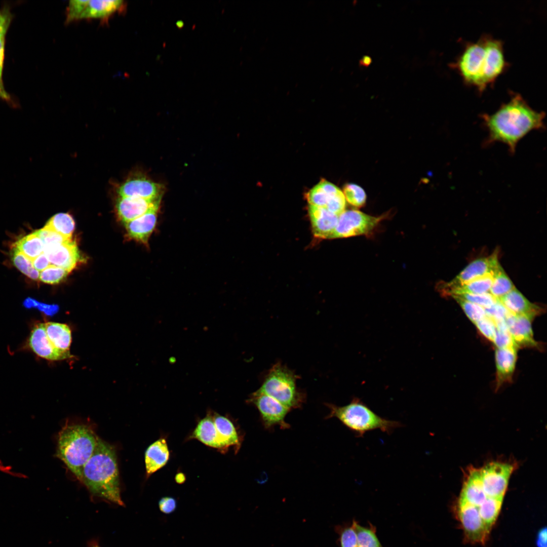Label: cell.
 <instances>
[{
    "label": "cell",
    "instance_id": "obj_1",
    "mask_svg": "<svg viewBox=\"0 0 547 547\" xmlns=\"http://www.w3.org/2000/svg\"><path fill=\"white\" fill-rule=\"evenodd\" d=\"M545 115L531 107L519 93H512L510 100L494 113L481 115L488 132L486 143H503L514 154L518 142L527 134L543 129Z\"/></svg>",
    "mask_w": 547,
    "mask_h": 547
},
{
    "label": "cell",
    "instance_id": "obj_2",
    "mask_svg": "<svg viewBox=\"0 0 547 547\" xmlns=\"http://www.w3.org/2000/svg\"><path fill=\"white\" fill-rule=\"evenodd\" d=\"M501 41L485 34L467 43L452 63L468 85L482 92L506 69Z\"/></svg>",
    "mask_w": 547,
    "mask_h": 547
},
{
    "label": "cell",
    "instance_id": "obj_3",
    "mask_svg": "<svg viewBox=\"0 0 547 547\" xmlns=\"http://www.w3.org/2000/svg\"><path fill=\"white\" fill-rule=\"evenodd\" d=\"M80 480L93 497L124 505L115 450L99 438L92 456L83 467Z\"/></svg>",
    "mask_w": 547,
    "mask_h": 547
},
{
    "label": "cell",
    "instance_id": "obj_4",
    "mask_svg": "<svg viewBox=\"0 0 547 547\" xmlns=\"http://www.w3.org/2000/svg\"><path fill=\"white\" fill-rule=\"evenodd\" d=\"M98 438L90 425L83 423L67 422L58 433L56 455L79 480Z\"/></svg>",
    "mask_w": 547,
    "mask_h": 547
},
{
    "label": "cell",
    "instance_id": "obj_5",
    "mask_svg": "<svg viewBox=\"0 0 547 547\" xmlns=\"http://www.w3.org/2000/svg\"><path fill=\"white\" fill-rule=\"evenodd\" d=\"M326 405L330 410L326 418H336L357 437L374 430L390 434L403 425L399 421L380 416L357 398L342 406L329 403Z\"/></svg>",
    "mask_w": 547,
    "mask_h": 547
},
{
    "label": "cell",
    "instance_id": "obj_6",
    "mask_svg": "<svg viewBox=\"0 0 547 547\" xmlns=\"http://www.w3.org/2000/svg\"><path fill=\"white\" fill-rule=\"evenodd\" d=\"M298 376L280 362L268 370L258 391L274 398L290 410L299 408L305 401L304 394L297 387Z\"/></svg>",
    "mask_w": 547,
    "mask_h": 547
},
{
    "label": "cell",
    "instance_id": "obj_7",
    "mask_svg": "<svg viewBox=\"0 0 547 547\" xmlns=\"http://www.w3.org/2000/svg\"><path fill=\"white\" fill-rule=\"evenodd\" d=\"M123 1L73 0L69 1L66 11V23L84 19L107 20L116 13L125 10Z\"/></svg>",
    "mask_w": 547,
    "mask_h": 547
},
{
    "label": "cell",
    "instance_id": "obj_8",
    "mask_svg": "<svg viewBox=\"0 0 547 547\" xmlns=\"http://www.w3.org/2000/svg\"><path fill=\"white\" fill-rule=\"evenodd\" d=\"M386 215L373 216L357 210H345L338 218L331 239L367 235L372 231Z\"/></svg>",
    "mask_w": 547,
    "mask_h": 547
},
{
    "label": "cell",
    "instance_id": "obj_9",
    "mask_svg": "<svg viewBox=\"0 0 547 547\" xmlns=\"http://www.w3.org/2000/svg\"><path fill=\"white\" fill-rule=\"evenodd\" d=\"M456 516L461 525L466 542L485 544L491 530L481 518L478 507L458 500Z\"/></svg>",
    "mask_w": 547,
    "mask_h": 547
},
{
    "label": "cell",
    "instance_id": "obj_10",
    "mask_svg": "<svg viewBox=\"0 0 547 547\" xmlns=\"http://www.w3.org/2000/svg\"><path fill=\"white\" fill-rule=\"evenodd\" d=\"M247 402L258 409L265 428L270 429L276 425L284 429L289 428L285 418L291 410L274 398L257 390L251 394Z\"/></svg>",
    "mask_w": 547,
    "mask_h": 547
},
{
    "label": "cell",
    "instance_id": "obj_11",
    "mask_svg": "<svg viewBox=\"0 0 547 547\" xmlns=\"http://www.w3.org/2000/svg\"><path fill=\"white\" fill-rule=\"evenodd\" d=\"M513 469L508 463L491 462L480 470L482 488L487 497L503 498Z\"/></svg>",
    "mask_w": 547,
    "mask_h": 547
},
{
    "label": "cell",
    "instance_id": "obj_12",
    "mask_svg": "<svg viewBox=\"0 0 547 547\" xmlns=\"http://www.w3.org/2000/svg\"><path fill=\"white\" fill-rule=\"evenodd\" d=\"M119 197L161 199L164 187L141 173L130 174L117 188Z\"/></svg>",
    "mask_w": 547,
    "mask_h": 547
},
{
    "label": "cell",
    "instance_id": "obj_13",
    "mask_svg": "<svg viewBox=\"0 0 547 547\" xmlns=\"http://www.w3.org/2000/svg\"><path fill=\"white\" fill-rule=\"evenodd\" d=\"M499 264L498 251L494 252L488 257L474 260L452 281L439 284V290L452 288L488 274H494Z\"/></svg>",
    "mask_w": 547,
    "mask_h": 547
},
{
    "label": "cell",
    "instance_id": "obj_14",
    "mask_svg": "<svg viewBox=\"0 0 547 547\" xmlns=\"http://www.w3.org/2000/svg\"><path fill=\"white\" fill-rule=\"evenodd\" d=\"M28 346L38 357L50 361H59L72 357L70 351H63L55 348L46 333L45 324L34 326L28 338Z\"/></svg>",
    "mask_w": 547,
    "mask_h": 547
},
{
    "label": "cell",
    "instance_id": "obj_15",
    "mask_svg": "<svg viewBox=\"0 0 547 547\" xmlns=\"http://www.w3.org/2000/svg\"><path fill=\"white\" fill-rule=\"evenodd\" d=\"M44 253L52 265L69 272L76 267L81 260L76 243L72 239L60 245L44 248Z\"/></svg>",
    "mask_w": 547,
    "mask_h": 547
},
{
    "label": "cell",
    "instance_id": "obj_16",
    "mask_svg": "<svg viewBox=\"0 0 547 547\" xmlns=\"http://www.w3.org/2000/svg\"><path fill=\"white\" fill-rule=\"evenodd\" d=\"M161 200L119 197L115 206L118 216L124 223L129 222L160 206Z\"/></svg>",
    "mask_w": 547,
    "mask_h": 547
},
{
    "label": "cell",
    "instance_id": "obj_17",
    "mask_svg": "<svg viewBox=\"0 0 547 547\" xmlns=\"http://www.w3.org/2000/svg\"><path fill=\"white\" fill-rule=\"evenodd\" d=\"M209 411L217 432L219 451L225 453L230 447L232 446L237 452L241 445L242 438L233 422L227 417L212 410Z\"/></svg>",
    "mask_w": 547,
    "mask_h": 547
},
{
    "label": "cell",
    "instance_id": "obj_18",
    "mask_svg": "<svg viewBox=\"0 0 547 547\" xmlns=\"http://www.w3.org/2000/svg\"><path fill=\"white\" fill-rule=\"evenodd\" d=\"M160 206H156L143 215L125 223L129 237L145 245L155 227Z\"/></svg>",
    "mask_w": 547,
    "mask_h": 547
},
{
    "label": "cell",
    "instance_id": "obj_19",
    "mask_svg": "<svg viewBox=\"0 0 547 547\" xmlns=\"http://www.w3.org/2000/svg\"><path fill=\"white\" fill-rule=\"evenodd\" d=\"M514 316H525L534 319L543 312V308L530 302L516 288L498 299Z\"/></svg>",
    "mask_w": 547,
    "mask_h": 547
},
{
    "label": "cell",
    "instance_id": "obj_20",
    "mask_svg": "<svg viewBox=\"0 0 547 547\" xmlns=\"http://www.w3.org/2000/svg\"><path fill=\"white\" fill-rule=\"evenodd\" d=\"M308 214L315 236L331 239L336 226L338 216L326 209L309 205Z\"/></svg>",
    "mask_w": 547,
    "mask_h": 547
},
{
    "label": "cell",
    "instance_id": "obj_21",
    "mask_svg": "<svg viewBox=\"0 0 547 547\" xmlns=\"http://www.w3.org/2000/svg\"><path fill=\"white\" fill-rule=\"evenodd\" d=\"M534 319L525 316H515L509 326V333L519 348H539V344L534 338L532 321Z\"/></svg>",
    "mask_w": 547,
    "mask_h": 547
},
{
    "label": "cell",
    "instance_id": "obj_22",
    "mask_svg": "<svg viewBox=\"0 0 547 547\" xmlns=\"http://www.w3.org/2000/svg\"><path fill=\"white\" fill-rule=\"evenodd\" d=\"M517 349L496 348L495 353L496 389L512 381L517 358Z\"/></svg>",
    "mask_w": 547,
    "mask_h": 547
},
{
    "label": "cell",
    "instance_id": "obj_23",
    "mask_svg": "<svg viewBox=\"0 0 547 547\" xmlns=\"http://www.w3.org/2000/svg\"><path fill=\"white\" fill-rule=\"evenodd\" d=\"M169 456L166 439L161 438L150 444L146 449L144 456L147 477L164 467L168 462Z\"/></svg>",
    "mask_w": 547,
    "mask_h": 547
},
{
    "label": "cell",
    "instance_id": "obj_24",
    "mask_svg": "<svg viewBox=\"0 0 547 547\" xmlns=\"http://www.w3.org/2000/svg\"><path fill=\"white\" fill-rule=\"evenodd\" d=\"M487 496L482 485L480 470H473L465 482L458 500L479 507Z\"/></svg>",
    "mask_w": 547,
    "mask_h": 547
},
{
    "label": "cell",
    "instance_id": "obj_25",
    "mask_svg": "<svg viewBox=\"0 0 547 547\" xmlns=\"http://www.w3.org/2000/svg\"><path fill=\"white\" fill-rule=\"evenodd\" d=\"M189 438L197 439L207 446L219 450L217 432L210 411L199 421Z\"/></svg>",
    "mask_w": 547,
    "mask_h": 547
},
{
    "label": "cell",
    "instance_id": "obj_26",
    "mask_svg": "<svg viewBox=\"0 0 547 547\" xmlns=\"http://www.w3.org/2000/svg\"><path fill=\"white\" fill-rule=\"evenodd\" d=\"M45 324L47 336L54 346L63 351H70L72 341L71 331L65 324L48 322Z\"/></svg>",
    "mask_w": 547,
    "mask_h": 547
},
{
    "label": "cell",
    "instance_id": "obj_27",
    "mask_svg": "<svg viewBox=\"0 0 547 547\" xmlns=\"http://www.w3.org/2000/svg\"><path fill=\"white\" fill-rule=\"evenodd\" d=\"M340 191L334 184L322 180L308 192L306 198L309 205L325 208Z\"/></svg>",
    "mask_w": 547,
    "mask_h": 547
},
{
    "label": "cell",
    "instance_id": "obj_28",
    "mask_svg": "<svg viewBox=\"0 0 547 547\" xmlns=\"http://www.w3.org/2000/svg\"><path fill=\"white\" fill-rule=\"evenodd\" d=\"M493 278V274H488L461 285L440 291L442 294L449 296L463 294H480L489 293Z\"/></svg>",
    "mask_w": 547,
    "mask_h": 547
},
{
    "label": "cell",
    "instance_id": "obj_29",
    "mask_svg": "<svg viewBox=\"0 0 547 547\" xmlns=\"http://www.w3.org/2000/svg\"><path fill=\"white\" fill-rule=\"evenodd\" d=\"M45 227L53 230L67 238H72L75 222L71 215L60 213L52 216Z\"/></svg>",
    "mask_w": 547,
    "mask_h": 547
},
{
    "label": "cell",
    "instance_id": "obj_30",
    "mask_svg": "<svg viewBox=\"0 0 547 547\" xmlns=\"http://www.w3.org/2000/svg\"><path fill=\"white\" fill-rule=\"evenodd\" d=\"M14 247L32 261L44 252L43 241L34 232L19 239Z\"/></svg>",
    "mask_w": 547,
    "mask_h": 547
},
{
    "label": "cell",
    "instance_id": "obj_31",
    "mask_svg": "<svg viewBox=\"0 0 547 547\" xmlns=\"http://www.w3.org/2000/svg\"><path fill=\"white\" fill-rule=\"evenodd\" d=\"M502 501L503 498L487 497L478 507L481 518L490 530L497 519Z\"/></svg>",
    "mask_w": 547,
    "mask_h": 547
},
{
    "label": "cell",
    "instance_id": "obj_32",
    "mask_svg": "<svg viewBox=\"0 0 547 547\" xmlns=\"http://www.w3.org/2000/svg\"><path fill=\"white\" fill-rule=\"evenodd\" d=\"M515 288L513 283L500 264L493 274V282L489 293L498 299Z\"/></svg>",
    "mask_w": 547,
    "mask_h": 547
},
{
    "label": "cell",
    "instance_id": "obj_33",
    "mask_svg": "<svg viewBox=\"0 0 547 547\" xmlns=\"http://www.w3.org/2000/svg\"><path fill=\"white\" fill-rule=\"evenodd\" d=\"M353 523L357 534L358 547H383L377 536L374 526L370 523L369 526L364 527L355 520Z\"/></svg>",
    "mask_w": 547,
    "mask_h": 547
},
{
    "label": "cell",
    "instance_id": "obj_34",
    "mask_svg": "<svg viewBox=\"0 0 547 547\" xmlns=\"http://www.w3.org/2000/svg\"><path fill=\"white\" fill-rule=\"evenodd\" d=\"M346 201L350 205L360 208L364 206L366 201V194L364 190L358 185L347 183L342 191Z\"/></svg>",
    "mask_w": 547,
    "mask_h": 547
},
{
    "label": "cell",
    "instance_id": "obj_35",
    "mask_svg": "<svg viewBox=\"0 0 547 547\" xmlns=\"http://www.w3.org/2000/svg\"><path fill=\"white\" fill-rule=\"evenodd\" d=\"M69 272L62 267L50 265L41 271L39 279L46 284H56L63 281Z\"/></svg>",
    "mask_w": 547,
    "mask_h": 547
},
{
    "label": "cell",
    "instance_id": "obj_36",
    "mask_svg": "<svg viewBox=\"0 0 547 547\" xmlns=\"http://www.w3.org/2000/svg\"><path fill=\"white\" fill-rule=\"evenodd\" d=\"M459 304L468 318L474 324L486 316L485 308L478 304L453 297Z\"/></svg>",
    "mask_w": 547,
    "mask_h": 547
},
{
    "label": "cell",
    "instance_id": "obj_37",
    "mask_svg": "<svg viewBox=\"0 0 547 547\" xmlns=\"http://www.w3.org/2000/svg\"><path fill=\"white\" fill-rule=\"evenodd\" d=\"M34 232L41 238L44 244V249L60 245L72 238H67L62 235L44 227Z\"/></svg>",
    "mask_w": 547,
    "mask_h": 547
},
{
    "label": "cell",
    "instance_id": "obj_38",
    "mask_svg": "<svg viewBox=\"0 0 547 547\" xmlns=\"http://www.w3.org/2000/svg\"><path fill=\"white\" fill-rule=\"evenodd\" d=\"M451 297H457L471 302L487 308L494 304L497 299L490 293L483 294H463L452 295Z\"/></svg>",
    "mask_w": 547,
    "mask_h": 547
},
{
    "label": "cell",
    "instance_id": "obj_39",
    "mask_svg": "<svg viewBox=\"0 0 547 547\" xmlns=\"http://www.w3.org/2000/svg\"><path fill=\"white\" fill-rule=\"evenodd\" d=\"M340 547H358L357 534L353 523L350 525L338 527Z\"/></svg>",
    "mask_w": 547,
    "mask_h": 547
},
{
    "label": "cell",
    "instance_id": "obj_40",
    "mask_svg": "<svg viewBox=\"0 0 547 547\" xmlns=\"http://www.w3.org/2000/svg\"><path fill=\"white\" fill-rule=\"evenodd\" d=\"M11 259L14 266L27 276L34 268L32 260L15 247L11 252Z\"/></svg>",
    "mask_w": 547,
    "mask_h": 547
},
{
    "label": "cell",
    "instance_id": "obj_41",
    "mask_svg": "<svg viewBox=\"0 0 547 547\" xmlns=\"http://www.w3.org/2000/svg\"><path fill=\"white\" fill-rule=\"evenodd\" d=\"M474 324L483 336L493 342L497 329L494 321L491 318L486 316Z\"/></svg>",
    "mask_w": 547,
    "mask_h": 547
},
{
    "label": "cell",
    "instance_id": "obj_42",
    "mask_svg": "<svg viewBox=\"0 0 547 547\" xmlns=\"http://www.w3.org/2000/svg\"><path fill=\"white\" fill-rule=\"evenodd\" d=\"M486 316L491 318L494 322L505 321L510 312L497 299L490 307L485 308Z\"/></svg>",
    "mask_w": 547,
    "mask_h": 547
},
{
    "label": "cell",
    "instance_id": "obj_43",
    "mask_svg": "<svg viewBox=\"0 0 547 547\" xmlns=\"http://www.w3.org/2000/svg\"><path fill=\"white\" fill-rule=\"evenodd\" d=\"M493 343L498 348H516L518 349L509 330L496 329Z\"/></svg>",
    "mask_w": 547,
    "mask_h": 547
},
{
    "label": "cell",
    "instance_id": "obj_44",
    "mask_svg": "<svg viewBox=\"0 0 547 547\" xmlns=\"http://www.w3.org/2000/svg\"><path fill=\"white\" fill-rule=\"evenodd\" d=\"M160 511L164 514L173 513L177 508V501L171 496H165L160 499L158 503Z\"/></svg>",
    "mask_w": 547,
    "mask_h": 547
},
{
    "label": "cell",
    "instance_id": "obj_45",
    "mask_svg": "<svg viewBox=\"0 0 547 547\" xmlns=\"http://www.w3.org/2000/svg\"><path fill=\"white\" fill-rule=\"evenodd\" d=\"M12 18L8 9L0 10V35H5Z\"/></svg>",
    "mask_w": 547,
    "mask_h": 547
},
{
    "label": "cell",
    "instance_id": "obj_46",
    "mask_svg": "<svg viewBox=\"0 0 547 547\" xmlns=\"http://www.w3.org/2000/svg\"><path fill=\"white\" fill-rule=\"evenodd\" d=\"M32 262L33 267L38 271L43 270L49 266L50 263L44 252L34 258Z\"/></svg>",
    "mask_w": 547,
    "mask_h": 547
},
{
    "label": "cell",
    "instance_id": "obj_47",
    "mask_svg": "<svg viewBox=\"0 0 547 547\" xmlns=\"http://www.w3.org/2000/svg\"><path fill=\"white\" fill-rule=\"evenodd\" d=\"M36 308L48 316H53L59 310V306L56 304H47L38 301Z\"/></svg>",
    "mask_w": 547,
    "mask_h": 547
},
{
    "label": "cell",
    "instance_id": "obj_48",
    "mask_svg": "<svg viewBox=\"0 0 547 547\" xmlns=\"http://www.w3.org/2000/svg\"><path fill=\"white\" fill-rule=\"evenodd\" d=\"M546 528L542 527L537 533L535 543L537 547H546Z\"/></svg>",
    "mask_w": 547,
    "mask_h": 547
},
{
    "label": "cell",
    "instance_id": "obj_49",
    "mask_svg": "<svg viewBox=\"0 0 547 547\" xmlns=\"http://www.w3.org/2000/svg\"><path fill=\"white\" fill-rule=\"evenodd\" d=\"M5 35H0V86H4L2 82V70L4 58Z\"/></svg>",
    "mask_w": 547,
    "mask_h": 547
},
{
    "label": "cell",
    "instance_id": "obj_50",
    "mask_svg": "<svg viewBox=\"0 0 547 547\" xmlns=\"http://www.w3.org/2000/svg\"><path fill=\"white\" fill-rule=\"evenodd\" d=\"M37 301L31 298H26L23 302L24 306L26 308L36 307Z\"/></svg>",
    "mask_w": 547,
    "mask_h": 547
},
{
    "label": "cell",
    "instance_id": "obj_51",
    "mask_svg": "<svg viewBox=\"0 0 547 547\" xmlns=\"http://www.w3.org/2000/svg\"><path fill=\"white\" fill-rule=\"evenodd\" d=\"M39 271L33 268L28 275V277L33 280H37L40 278Z\"/></svg>",
    "mask_w": 547,
    "mask_h": 547
},
{
    "label": "cell",
    "instance_id": "obj_52",
    "mask_svg": "<svg viewBox=\"0 0 547 547\" xmlns=\"http://www.w3.org/2000/svg\"><path fill=\"white\" fill-rule=\"evenodd\" d=\"M175 480L177 483L182 484L185 482L186 477L183 473H179L175 476Z\"/></svg>",
    "mask_w": 547,
    "mask_h": 547
},
{
    "label": "cell",
    "instance_id": "obj_53",
    "mask_svg": "<svg viewBox=\"0 0 547 547\" xmlns=\"http://www.w3.org/2000/svg\"><path fill=\"white\" fill-rule=\"evenodd\" d=\"M371 63V59L369 56H364L360 60V64L364 66H367Z\"/></svg>",
    "mask_w": 547,
    "mask_h": 547
},
{
    "label": "cell",
    "instance_id": "obj_54",
    "mask_svg": "<svg viewBox=\"0 0 547 547\" xmlns=\"http://www.w3.org/2000/svg\"><path fill=\"white\" fill-rule=\"evenodd\" d=\"M0 97L7 100L10 99V96L5 90L4 86H0Z\"/></svg>",
    "mask_w": 547,
    "mask_h": 547
},
{
    "label": "cell",
    "instance_id": "obj_55",
    "mask_svg": "<svg viewBox=\"0 0 547 547\" xmlns=\"http://www.w3.org/2000/svg\"><path fill=\"white\" fill-rule=\"evenodd\" d=\"M176 25L178 27H181L183 26V22L182 21L179 20L176 22Z\"/></svg>",
    "mask_w": 547,
    "mask_h": 547
}]
</instances>
